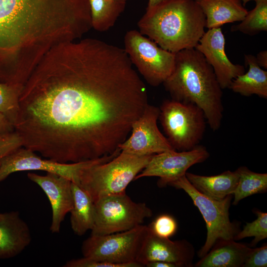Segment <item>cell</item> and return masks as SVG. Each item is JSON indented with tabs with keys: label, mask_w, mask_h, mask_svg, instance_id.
<instances>
[{
	"label": "cell",
	"mask_w": 267,
	"mask_h": 267,
	"mask_svg": "<svg viewBox=\"0 0 267 267\" xmlns=\"http://www.w3.org/2000/svg\"><path fill=\"white\" fill-rule=\"evenodd\" d=\"M1 60V53H0V61Z\"/></svg>",
	"instance_id": "obj_37"
},
{
	"label": "cell",
	"mask_w": 267,
	"mask_h": 267,
	"mask_svg": "<svg viewBox=\"0 0 267 267\" xmlns=\"http://www.w3.org/2000/svg\"><path fill=\"white\" fill-rule=\"evenodd\" d=\"M31 241L30 228L17 211L0 213V259L17 256Z\"/></svg>",
	"instance_id": "obj_17"
},
{
	"label": "cell",
	"mask_w": 267,
	"mask_h": 267,
	"mask_svg": "<svg viewBox=\"0 0 267 267\" xmlns=\"http://www.w3.org/2000/svg\"><path fill=\"white\" fill-rule=\"evenodd\" d=\"M64 267H129L126 265L100 262L83 257L67 261Z\"/></svg>",
	"instance_id": "obj_31"
},
{
	"label": "cell",
	"mask_w": 267,
	"mask_h": 267,
	"mask_svg": "<svg viewBox=\"0 0 267 267\" xmlns=\"http://www.w3.org/2000/svg\"><path fill=\"white\" fill-rule=\"evenodd\" d=\"M14 127L0 113V136L15 131Z\"/></svg>",
	"instance_id": "obj_32"
},
{
	"label": "cell",
	"mask_w": 267,
	"mask_h": 267,
	"mask_svg": "<svg viewBox=\"0 0 267 267\" xmlns=\"http://www.w3.org/2000/svg\"><path fill=\"white\" fill-rule=\"evenodd\" d=\"M148 230V226L140 224L122 232L91 235L82 244L83 257L129 267H143L137 259Z\"/></svg>",
	"instance_id": "obj_7"
},
{
	"label": "cell",
	"mask_w": 267,
	"mask_h": 267,
	"mask_svg": "<svg viewBox=\"0 0 267 267\" xmlns=\"http://www.w3.org/2000/svg\"><path fill=\"white\" fill-rule=\"evenodd\" d=\"M148 227L155 235L162 238H169L176 233L178 224L176 221L171 216L163 214L157 217Z\"/></svg>",
	"instance_id": "obj_28"
},
{
	"label": "cell",
	"mask_w": 267,
	"mask_h": 267,
	"mask_svg": "<svg viewBox=\"0 0 267 267\" xmlns=\"http://www.w3.org/2000/svg\"><path fill=\"white\" fill-rule=\"evenodd\" d=\"M95 221L91 235H103L131 229L152 216L145 203L133 201L126 193L99 198L94 202Z\"/></svg>",
	"instance_id": "obj_9"
},
{
	"label": "cell",
	"mask_w": 267,
	"mask_h": 267,
	"mask_svg": "<svg viewBox=\"0 0 267 267\" xmlns=\"http://www.w3.org/2000/svg\"><path fill=\"white\" fill-rule=\"evenodd\" d=\"M255 213L257 218L251 222H247L243 230L239 231L234 236V240L254 237L251 245L253 246L267 238V213L258 210H255Z\"/></svg>",
	"instance_id": "obj_27"
},
{
	"label": "cell",
	"mask_w": 267,
	"mask_h": 267,
	"mask_svg": "<svg viewBox=\"0 0 267 267\" xmlns=\"http://www.w3.org/2000/svg\"><path fill=\"white\" fill-rule=\"evenodd\" d=\"M23 86L0 82V113L14 128L19 115V98Z\"/></svg>",
	"instance_id": "obj_26"
},
{
	"label": "cell",
	"mask_w": 267,
	"mask_h": 267,
	"mask_svg": "<svg viewBox=\"0 0 267 267\" xmlns=\"http://www.w3.org/2000/svg\"><path fill=\"white\" fill-rule=\"evenodd\" d=\"M15 130L23 146L62 163L120 150L148 104L124 48L86 39L51 48L24 84Z\"/></svg>",
	"instance_id": "obj_1"
},
{
	"label": "cell",
	"mask_w": 267,
	"mask_h": 267,
	"mask_svg": "<svg viewBox=\"0 0 267 267\" xmlns=\"http://www.w3.org/2000/svg\"><path fill=\"white\" fill-rule=\"evenodd\" d=\"M225 44L224 36L219 27L206 31L195 47L213 68L222 89H229L232 80L245 72L244 66L233 64L228 59Z\"/></svg>",
	"instance_id": "obj_14"
},
{
	"label": "cell",
	"mask_w": 267,
	"mask_h": 267,
	"mask_svg": "<svg viewBox=\"0 0 267 267\" xmlns=\"http://www.w3.org/2000/svg\"><path fill=\"white\" fill-rule=\"evenodd\" d=\"M163 84L172 99L197 105L212 131L219 130L223 118L222 89L199 51L192 48L176 53L173 71Z\"/></svg>",
	"instance_id": "obj_3"
},
{
	"label": "cell",
	"mask_w": 267,
	"mask_h": 267,
	"mask_svg": "<svg viewBox=\"0 0 267 267\" xmlns=\"http://www.w3.org/2000/svg\"><path fill=\"white\" fill-rule=\"evenodd\" d=\"M128 0H89L92 27L99 32L112 28L124 11Z\"/></svg>",
	"instance_id": "obj_23"
},
{
	"label": "cell",
	"mask_w": 267,
	"mask_h": 267,
	"mask_svg": "<svg viewBox=\"0 0 267 267\" xmlns=\"http://www.w3.org/2000/svg\"><path fill=\"white\" fill-rule=\"evenodd\" d=\"M28 178L37 184L46 195L52 209L50 230L58 233L66 215L73 207L72 181L59 175L46 173L45 176L28 173Z\"/></svg>",
	"instance_id": "obj_16"
},
{
	"label": "cell",
	"mask_w": 267,
	"mask_h": 267,
	"mask_svg": "<svg viewBox=\"0 0 267 267\" xmlns=\"http://www.w3.org/2000/svg\"><path fill=\"white\" fill-rule=\"evenodd\" d=\"M36 153L22 146L1 159L0 160V182L16 172L37 170L59 175L79 184L81 175L85 169L93 165L108 162L118 155V152H116L95 159L62 163L43 159Z\"/></svg>",
	"instance_id": "obj_11"
},
{
	"label": "cell",
	"mask_w": 267,
	"mask_h": 267,
	"mask_svg": "<svg viewBox=\"0 0 267 267\" xmlns=\"http://www.w3.org/2000/svg\"><path fill=\"white\" fill-rule=\"evenodd\" d=\"M258 64L261 67L267 69V51L264 50L259 52L255 56Z\"/></svg>",
	"instance_id": "obj_33"
},
{
	"label": "cell",
	"mask_w": 267,
	"mask_h": 267,
	"mask_svg": "<svg viewBox=\"0 0 267 267\" xmlns=\"http://www.w3.org/2000/svg\"><path fill=\"white\" fill-rule=\"evenodd\" d=\"M159 113V108L148 104L133 124L130 136L119 145L121 151L143 156L175 150L158 127Z\"/></svg>",
	"instance_id": "obj_12"
},
{
	"label": "cell",
	"mask_w": 267,
	"mask_h": 267,
	"mask_svg": "<svg viewBox=\"0 0 267 267\" xmlns=\"http://www.w3.org/2000/svg\"><path fill=\"white\" fill-rule=\"evenodd\" d=\"M159 109L160 123L176 151H188L199 145L207 123L201 108L192 103L171 99L164 100Z\"/></svg>",
	"instance_id": "obj_6"
},
{
	"label": "cell",
	"mask_w": 267,
	"mask_h": 267,
	"mask_svg": "<svg viewBox=\"0 0 267 267\" xmlns=\"http://www.w3.org/2000/svg\"><path fill=\"white\" fill-rule=\"evenodd\" d=\"M73 207L70 211V223L74 232L83 235L92 230L94 224V203L79 185L72 182Z\"/></svg>",
	"instance_id": "obj_22"
},
{
	"label": "cell",
	"mask_w": 267,
	"mask_h": 267,
	"mask_svg": "<svg viewBox=\"0 0 267 267\" xmlns=\"http://www.w3.org/2000/svg\"><path fill=\"white\" fill-rule=\"evenodd\" d=\"M267 245L252 248L242 267H267Z\"/></svg>",
	"instance_id": "obj_30"
},
{
	"label": "cell",
	"mask_w": 267,
	"mask_h": 267,
	"mask_svg": "<svg viewBox=\"0 0 267 267\" xmlns=\"http://www.w3.org/2000/svg\"><path fill=\"white\" fill-rule=\"evenodd\" d=\"M252 248L234 240L218 241L196 267H242Z\"/></svg>",
	"instance_id": "obj_18"
},
{
	"label": "cell",
	"mask_w": 267,
	"mask_h": 267,
	"mask_svg": "<svg viewBox=\"0 0 267 267\" xmlns=\"http://www.w3.org/2000/svg\"><path fill=\"white\" fill-rule=\"evenodd\" d=\"M170 0H148L147 8H151L161 3Z\"/></svg>",
	"instance_id": "obj_35"
},
{
	"label": "cell",
	"mask_w": 267,
	"mask_h": 267,
	"mask_svg": "<svg viewBox=\"0 0 267 267\" xmlns=\"http://www.w3.org/2000/svg\"><path fill=\"white\" fill-rule=\"evenodd\" d=\"M124 43L132 63L151 86L163 84L173 71L175 53L161 48L138 31L127 32Z\"/></svg>",
	"instance_id": "obj_10"
},
{
	"label": "cell",
	"mask_w": 267,
	"mask_h": 267,
	"mask_svg": "<svg viewBox=\"0 0 267 267\" xmlns=\"http://www.w3.org/2000/svg\"><path fill=\"white\" fill-rule=\"evenodd\" d=\"M206 17V28L241 21L248 12L241 0H195Z\"/></svg>",
	"instance_id": "obj_19"
},
{
	"label": "cell",
	"mask_w": 267,
	"mask_h": 267,
	"mask_svg": "<svg viewBox=\"0 0 267 267\" xmlns=\"http://www.w3.org/2000/svg\"><path fill=\"white\" fill-rule=\"evenodd\" d=\"M145 266L147 267H178L175 264L162 261L149 262Z\"/></svg>",
	"instance_id": "obj_34"
},
{
	"label": "cell",
	"mask_w": 267,
	"mask_h": 267,
	"mask_svg": "<svg viewBox=\"0 0 267 267\" xmlns=\"http://www.w3.org/2000/svg\"><path fill=\"white\" fill-rule=\"evenodd\" d=\"M168 185L183 190L198 208L206 222L207 237L198 252L200 258L204 256L218 241L234 240V236L239 231L237 225L231 222L229 219V209L232 194L219 200L210 198L196 190L188 180L185 175Z\"/></svg>",
	"instance_id": "obj_8"
},
{
	"label": "cell",
	"mask_w": 267,
	"mask_h": 267,
	"mask_svg": "<svg viewBox=\"0 0 267 267\" xmlns=\"http://www.w3.org/2000/svg\"><path fill=\"white\" fill-rule=\"evenodd\" d=\"M255 2V7L248 11L240 23L232 26L231 31H239L254 36L267 31V0H258Z\"/></svg>",
	"instance_id": "obj_25"
},
{
	"label": "cell",
	"mask_w": 267,
	"mask_h": 267,
	"mask_svg": "<svg viewBox=\"0 0 267 267\" xmlns=\"http://www.w3.org/2000/svg\"><path fill=\"white\" fill-rule=\"evenodd\" d=\"M86 0H0V42L23 64H37L51 47L76 40Z\"/></svg>",
	"instance_id": "obj_2"
},
{
	"label": "cell",
	"mask_w": 267,
	"mask_h": 267,
	"mask_svg": "<svg viewBox=\"0 0 267 267\" xmlns=\"http://www.w3.org/2000/svg\"><path fill=\"white\" fill-rule=\"evenodd\" d=\"M185 177L192 186L203 195L221 200L233 194L238 183L237 170L225 171L219 175L204 176L186 172Z\"/></svg>",
	"instance_id": "obj_20"
},
{
	"label": "cell",
	"mask_w": 267,
	"mask_h": 267,
	"mask_svg": "<svg viewBox=\"0 0 267 267\" xmlns=\"http://www.w3.org/2000/svg\"><path fill=\"white\" fill-rule=\"evenodd\" d=\"M239 178L237 186L232 194V204L236 205L242 199L253 194L265 193L267 190V174L251 171L246 167L237 169Z\"/></svg>",
	"instance_id": "obj_24"
},
{
	"label": "cell",
	"mask_w": 267,
	"mask_h": 267,
	"mask_svg": "<svg viewBox=\"0 0 267 267\" xmlns=\"http://www.w3.org/2000/svg\"><path fill=\"white\" fill-rule=\"evenodd\" d=\"M206 147L198 145L188 150H171L154 154L134 180L147 177L159 178L158 185L163 187L184 176L192 166L204 162L209 157Z\"/></svg>",
	"instance_id": "obj_13"
},
{
	"label": "cell",
	"mask_w": 267,
	"mask_h": 267,
	"mask_svg": "<svg viewBox=\"0 0 267 267\" xmlns=\"http://www.w3.org/2000/svg\"><path fill=\"white\" fill-rule=\"evenodd\" d=\"M152 155L138 156L121 151L108 162L85 169L78 185L94 202L104 196L126 193L129 184L145 167Z\"/></svg>",
	"instance_id": "obj_5"
},
{
	"label": "cell",
	"mask_w": 267,
	"mask_h": 267,
	"mask_svg": "<svg viewBox=\"0 0 267 267\" xmlns=\"http://www.w3.org/2000/svg\"><path fill=\"white\" fill-rule=\"evenodd\" d=\"M242 1V4L244 6H245L247 3H248V2L250 1H252V0H254L255 1L258 0H241Z\"/></svg>",
	"instance_id": "obj_36"
},
{
	"label": "cell",
	"mask_w": 267,
	"mask_h": 267,
	"mask_svg": "<svg viewBox=\"0 0 267 267\" xmlns=\"http://www.w3.org/2000/svg\"><path fill=\"white\" fill-rule=\"evenodd\" d=\"M244 61L249 66L248 70L234 78L229 89L243 96L255 94L267 98V71L258 64L255 56L245 54Z\"/></svg>",
	"instance_id": "obj_21"
},
{
	"label": "cell",
	"mask_w": 267,
	"mask_h": 267,
	"mask_svg": "<svg viewBox=\"0 0 267 267\" xmlns=\"http://www.w3.org/2000/svg\"><path fill=\"white\" fill-rule=\"evenodd\" d=\"M194 256V247L186 240L172 241L159 237L148 227L137 262L143 267L149 262L162 261L175 264L178 267H191L193 266Z\"/></svg>",
	"instance_id": "obj_15"
},
{
	"label": "cell",
	"mask_w": 267,
	"mask_h": 267,
	"mask_svg": "<svg viewBox=\"0 0 267 267\" xmlns=\"http://www.w3.org/2000/svg\"><path fill=\"white\" fill-rule=\"evenodd\" d=\"M139 32L173 53L195 48L204 34L206 17L195 0H170L146 8Z\"/></svg>",
	"instance_id": "obj_4"
},
{
	"label": "cell",
	"mask_w": 267,
	"mask_h": 267,
	"mask_svg": "<svg viewBox=\"0 0 267 267\" xmlns=\"http://www.w3.org/2000/svg\"><path fill=\"white\" fill-rule=\"evenodd\" d=\"M22 146L23 140L16 131L0 136V160Z\"/></svg>",
	"instance_id": "obj_29"
}]
</instances>
